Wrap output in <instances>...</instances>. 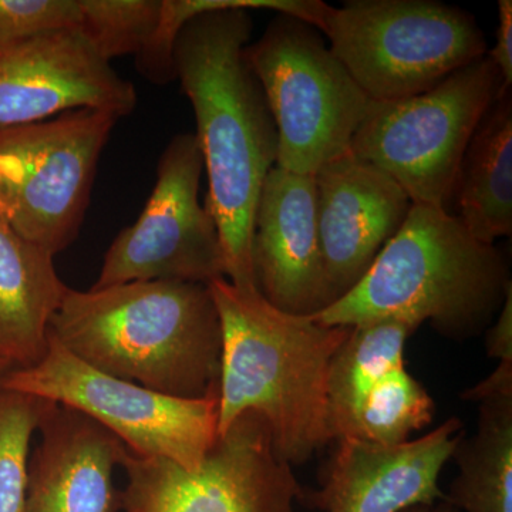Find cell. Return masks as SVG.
I'll return each mask as SVG.
<instances>
[{
    "instance_id": "obj_1",
    "label": "cell",
    "mask_w": 512,
    "mask_h": 512,
    "mask_svg": "<svg viewBox=\"0 0 512 512\" xmlns=\"http://www.w3.org/2000/svg\"><path fill=\"white\" fill-rule=\"evenodd\" d=\"M251 33L249 10L200 13L175 40L174 76L194 110L208 175L205 207L220 234L225 278L258 291L252 238L262 187L278 158V131L245 56Z\"/></svg>"
},
{
    "instance_id": "obj_2",
    "label": "cell",
    "mask_w": 512,
    "mask_h": 512,
    "mask_svg": "<svg viewBox=\"0 0 512 512\" xmlns=\"http://www.w3.org/2000/svg\"><path fill=\"white\" fill-rule=\"evenodd\" d=\"M222 330L218 436L241 414H261L279 456L301 466L333 441L328 376L350 328L279 311L227 278L208 285Z\"/></svg>"
},
{
    "instance_id": "obj_3",
    "label": "cell",
    "mask_w": 512,
    "mask_h": 512,
    "mask_svg": "<svg viewBox=\"0 0 512 512\" xmlns=\"http://www.w3.org/2000/svg\"><path fill=\"white\" fill-rule=\"evenodd\" d=\"M49 333L86 365L154 392L181 399L218 392L222 330L208 285L69 289Z\"/></svg>"
},
{
    "instance_id": "obj_4",
    "label": "cell",
    "mask_w": 512,
    "mask_h": 512,
    "mask_svg": "<svg viewBox=\"0 0 512 512\" xmlns=\"http://www.w3.org/2000/svg\"><path fill=\"white\" fill-rule=\"evenodd\" d=\"M511 288L495 245L474 238L446 208L412 204L362 281L311 318L346 328L394 319L419 329L430 322L448 339L463 340L490 325Z\"/></svg>"
},
{
    "instance_id": "obj_5",
    "label": "cell",
    "mask_w": 512,
    "mask_h": 512,
    "mask_svg": "<svg viewBox=\"0 0 512 512\" xmlns=\"http://www.w3.org/2000/svg\"><path fill=\"white\" fill-rule=\"evenodd\" d=\"M323 35L372 101L429 92L488 53L471 13L434 0H349L333 6Z\"/></svg>"
},
{
    "instance_id": "obj_6",
    "label": "cell",
    "mask_w": 512,
    "mask_h": 512,
    "mask_svg": "<svg viewBox=\"0 0 512 512\" xmlns=\"http://www.w3.org/2000/svg\"><path fill=\"white\" fill-rule=\"evenodd\" d=\"M245 56L278 131L276 165L315 177L350 153L372 100L357 86L320 30L276 15Z\"/></svg>"
},
{
    "instance_id": "obj_7",
    "label": "cell",
    "mask_w": 512,
    "mask_h": 512,
    "mask_svg": "<svg viewBox=\"0 0 512 512\" xmlns=\"http://www.w3.org/2000/svg\"><path fill=\"white\" fill-rule=\"evenodd\" d=\"M504 89L510 87L485 56L429 92L372 101L350 154L390 175L413 204L448 210L468 143Z\"/></svg>"
},
{
    "instance_id": "obj_8",
    "label": "cell",
    "mask_w": 512,
    "mask_h": 512,
    "mask_svg": "<svg viewBox=\"0 0 512 512\" xmlns=\"http://www.w3.org/2000/svg\"><path fill=\"white\" fill-rule=\"evenodd\" d=\"M119 120L107 111L80 109L0 127V211L19 237L52 256L72 244L101 151Z\"/></svg>"
},
{
    "instance_id": "obj_9",
    "label": "cell",
    "mask_w": 512,
    "mask_h": 512,
    "mask_svg": "<svg viewBox=\"0 0 512 512\" xmlns=\"http://www.w3.org/2000/svg\"><path fill=\"white\" fill-rule=\"evenodd\" d=\"M0 389L72 407L116 434L130 453L161 457L197 471L218 439V392L181 399L86 365L49 333L37 365L9 370Z\"/></svg>"
},
{
    "instance_id": "obj_10",
    "label": "cell",
    "mask_w": 512,
    "mask_h": 512,
    "mask_svg": "<svg viewBox=\"0 0 512 512\" xmlns=\"http://www.w3.org/2000/svg\"><path fill=\"white\" fill-rule=\"evenodd\" d=\"M124 512H293L303 487L279 456L261 414H241L197 471L127 450Z\"/></svg>"
},
{
    "instance_id": "obj_11",
    "label": "cell",
    "mask_w": 512,
    "mask_h": 512,
    "mask_svg": "<svg viewBox=\"0 0 512 512\" xmlns=\"http://www.w3.org/2000/svg\"><path fill=\"white\" fill-rule=\"evenodd\" d=\"M202 170L195 134L175 136L146 207L110 245L93 289L147 281L210 285L225 278L217 224L198 198Z\"/></svg>"
},
{
    "instance_id": "obj_12",
    "label": "cell",
    "mask_w": 512,
    "mask_h": 512,
    "mask_svg": "<svg viewBox=\"0 0 512 512\" xmlns=\"http://www.w3.org/2000/svg\"><path fill=\"white\" fill-rule=\"evenodd\" d=\"M133 84L114 72L80 28L0 47V127L23 126L67 111L128 116Z\"/></svg>"
},
{
    "instance_id": "obj_13",
    "label": "cell",
    "mask_w": 512,
    "mask_h": 512,
    "mask_svg": "<svg viewBox=\"0 0 512 512\" xmlns=\"http://www.w3.org/2000/svg\"><path fill=\"white\" fill-rule=\"evenodd\" d=\"M463 423L451 417L417 440L380 446L340 439L320 473L318 490H305L299 503L323 512H403L444 500L439 480Z\"/></svg>"
},
{
    "instance_id": "obj_14",
    "label": "cell",
    "mask_w": 512,
    "mask_h": 512,
    "mask_svg": "<svg viewBox=\"0 0 512 512\" xmlns=\"http://www.w3.org/2000/svg\"><path fill=\"white\" fill-rule=\"evenodd\" d=\"M252 266L259 293L279 311L315 316L338 298L320 248L315 177L275 165L256 208Z\"/></svg>"
},
{
    "instance_id": "obj_15",
    "label": "cell",
    "mask_w": 512,
    "mask_h": 512,
    "mask_svg": "<svg viewBox=\"0 0 512 512\" xmlns=\"http://www.w3.org/2000/svg\"><path fill=\"white\" fill-rule=\"evenodd\" d=\"M315 184L320 248L340 299L399 232L413 202L390 175L350 153L320 168Z\"/></svg>"
},
{
    "instance_id": "obj_16",
    "label": "cell",
    "mask_w": 512,
    "mask_h": 512,
    "mask_svg": "<svg viewBox=\"0 0 512 512\" xmlns=\"http://www.w3.org/2000/svg\"><path fill=\"white\" fill-rule=\"evenodd\" d=\"M42 441L29 461L23 512H119L114 468L123 441L79 410L53 404L39 426Z\"/></svg>"
},
{
    "instance_id": "obj_17",
    "label": "cell",
    "mask_w": 512,
    "mask_h": 512,
    "mask_svg": "<svg viewBox=\"0 0 512 512\" xmlns=\"http://www.w3.org/2000/svg\"><path fill=\"white\" fill-rule=\"evenodd\" d=\"M67 291L53 256L0 220V360L12 370L45 357L50 319Z\"/></svg>"
},
{
    "instance_id": "obj_18",
    "label": "cell",
    "mask_w": 512,
    "mask_h": 512,
    "mask_svg": "<svg viewBox=\"0 0 512 512\" xmlns=\"http://www.w3.org/2000/svg\"><path fill=\"white\" fill-rule=\"evenodd\" d=\"M454 215L484 244L512 234V93L504 89L481 120L458 168Z\"/></svg>"
},
{
    "instance_id": "obj_19",
    "label": "cell",
    "mask_w": 512,
    "mask_h": 512,
    "mask_svg": "<svg viewBox=\"0 0 512 512\" xmlns=\"http://www.w3.org/2000/svg\"><path fill=\"white\" fill-rule=\"evenodd\" d=\"M414 326L386 319L350 328L329 366L328 402L333 441L355 436L357 416L372 387L404 365L407 340Z\"/></svg>"
},
{
    "instance_id": "obj_20",
    "label": "cell",
    "mask_w": 512,
    "mask_h": 512,
    "mask_svg": "<svg viewBox=\"0 0 512 512\" xmlns=\"http://www.w3.org/2000/svg\"><path fill=\"white\" fill-rule=\"evenodd\" d=\"M444 501L463 512H512V396L480 402L473 437H461Z\"/></svg>"
},
{
    "instance_id": "obj_21",
    "label": "cell",
    "mask_w": 512,
    "mask_h": 512,
    "mask_svg": "<svg viewBox=\"0 0 512 512\" xmlns=\"http://www.w3.org/2000/svg\"><path fill=\"white\" fill-rule=\"evenodd\" d=\"M434 402L406 366L387 373L363 400L352 439L380 446L409 441L410 434L433 421Z\"/></svg>"
},
{
    "instance_id": "obj_22",
    "label": "cell",
    "mask_w": 512,
    "mask_h": 512,
    "mask_svg": "<svg viewBox=\"0 0 512 512\" xmlns=\"http://www.w3.org/2000/svg\"><path fill=\"white\" fill-rule=\"evenodd\" d=\"M55 402L0 389V512H23L29 444Z\"/></svg>"
},
{
    "instance_id": "obj_23",
    "label": "cell",
    "mask_w": 512,
    "mask_h": 512,
    "mask_svg": "<svg viewBox=\"0 0 512 512\" xmlns=\"http://www.w3.org/2000/svg\"><path fill=\"white\" fill-rule=\"evenodd\" d=\"M84 35L99 55H141L157 28L161 0H79Z\"/></svg>"
},
{
    "instance_id": "obj_24",
    "label": "cell",
    "mask_w": 512,
    "mask_h": 512,
    "mask_svg": "<svg viewBox=\"0 0 512 512\" xmlns=\"http://www.w3.org/2000/svg\"><path fill=\"white\" fill-rule=\"evenodd\" d=\"M80 25L79 0H0V47Z\"/></svg>"
},
{
    "instance_id": "obj_25",
    "label": "cell",
    "mask_w": 512,
    "mask_h": 512,
    "mask_svg": "<svg viewBox=\"0 0 512 512\" xmlns=\"http://www.w3.org/2000/svg\"><path fill=\"white\" fill-rule=\"evenodd\" d=\"M498 26L495 32V46L488 49L487 57L495 64L505 87L512 84V2H498Z\"/></svg>"
},
{
    "instance_id": "obj_26",
    "label": "cell",
    "mask_w": 512,
    "mask_h": 512,
    "mask_svg": "<svg viewBox=\"0 0 512 512\" xmlns=\"http://www.w3.org/2000/svg\"><path fill=\"white\" fill-rule=\"evenodd\" d=\"M488 356L500 362H512V288L498 312V318L485 338Z\"/></svg>"
},
{
    "instance_id": "obj_27",
    "label": "cell",
    "mask_w": 512,
    "mask_h": 512,
    "mask_svg": "<svg viewBox=\"0 0 512 512\" xmlns=\"http://www.w3.org/2000/svg\"><path fill=\"white\" fill-rule=\"evenodd\" d=\"M512 396V362H500L497 369L484 382L461 394V397L473 402Z\"/></svg>"
},
{
    "instance_id": "obj_28",
    "label": "cell",
    "mask_w": 512,
    "mask_h": 512,
    "mask_svg": "<svg viewBox=\"0 0 512 512\" xmlns=\"http://www.w3.org/2000/svg\"><path fill=\"white\" fill-rule=\"evenodd\" d=\"M403 512H460L453 507V505L448 504L447 501L441 500L437 501L434 504H423V505H414L412 508H407Z\"/></svg>"
},
{
    "instance_id": "obj_29",
    "label": "cell",
    "mask_w": 512,
    "mask_h": 512,
    "mask_svg": "<svg viewBox=\"0 0 512 512\" xmlns=\"http://www.w3.org/2000/svg\"><path fill=\"white\" fill-rule=\"evenodd\" d=\"M9 370H12V366H10L9 363L3 362V360H0V379H2Z\"/></svg>"
},
{
    "instance_id": "obj_30",
    "label": "cell",
    "mask_w": 512,
    "mask_h": 512,
    "mask_svg": "<svg viewBox=\"0 0 512 512\" xmlns=\"http://www.w3.org/2000/svg\"><path fill=\"white\" fill-rule=\"evenodd\" d=\"M0 220H3L2 211H0Z\"/></svg>"
}]
</instances>
